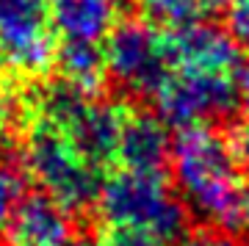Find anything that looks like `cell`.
I'll return each instance as SVG.
<instances>
[{"instance_id":"1","label":"cell","mask_w":249,"mask_h":246,"mask_svg":"<svg viewBox=\"0 0 249 246\" xmlns=\"http://www.w3.org/2000/svg\"><path fill=\"white\" fill-rule=\"evenodd\" d=\"M175 191L191 219L241 235L249 229V169L213 124L183 127L169 152Z\"/></svg>"},{"instance_id":"2","label":"cell","mask_w":249,"mask_h":246,"mask_svg":"<svg viewBox=\"0 0 249 246\" xmlns=\"http://www.w3.org/2000/svg\"><path fill=\"white\" fill-rule=\"evenodd\" d=\"M94 208L108 227L147 229L169 244H183L188 238L191 213L163 172H136L119 166L103 177Z\"/></svg>"},{"instance_id":"3","label":"cell","mask_w":249,"mask_h":246,"mask_svg":"<svg viewBox=\"0 0 249 246\" xmlns=\"http://www.w3.org/2000/svg\"><path fill=\"white\" fill-rule=\"evenodd\" d=\"M22 144V172L39 183V188L70 211H86L97 205L103 172L83 158L58 124L36 111L19 136Z\"/></svg>"},{"instance_id":"4","label":"cell","mask_w":249,"mask_h":246,"mask_svg":"<svg viewBox=\"0 0 249 246\" xmlns=\"http://www.w3.org/2000/svg\"><path fill=\"white\" fill-rule=\"evenodd\" d=\"M152 103L163 124L178 130L244 116L249 108V61L224 72L169 70Z\"/></svg>"},{"instance_id":"5","label":"cell","mask_w":249,"mask_h":246,"mask_svg":"<svg viewBox=\"0 0 249 246\" xmlns=\"http://www.w3.org/2000/svg\"><path fill=\"white\" fill-rule=\"evenodd\" d=\"M106 72L119 91L130 97H150L169 75L163 31L147 19H124L103 42Z\"/></svg>"},{"instance_id":"6","label":"cell","mask_w":249,"mask_h":246,"mask_svg":"<svg viewBox=\"0 0 249 246\" xmlns=\"http://www.w3.org/2000/svg\"><path fill=\"white\" fill-rule=\"evenodd\" d=\"M50 0H0V53L17 75L39 78L55 64Z\"/></svg>"},{"instance_id":"7","label":"cell","mask_w":249,"mask_h":246,"mask_svg":"<svg viewBox=\"0 0 249 246\" xmlns=\"http://www.w3.org/2000/svg\"><path fill=\"white\" fill-rule=\"evenodd\" d=\"M72 235V211L45 191L25 193L3 229L6 246H67Z\"/></svg>"},{"instance_id":"8","label":"cell","mask_w":249,"mask_h":246,"mask_svg":"<svg viewBox=\"0 0 249 246\" xmlns=\"http://www.w3.org/2000/svg\"><path fill=\"white\" fill-rule=\"evenodd\" d=\"M169 152L172 141L163 119L158 114L127 108L122 136H119V150H116V163L122 169H136V172H163V166L169 163Z\"/></svg>"},{"instance_id":"9","label":"cell","mask_w":249,"mask_h":246,"mask_svg":"<svg viewBox=\"0 0 249 246\" xmlns=\"http://www.w3.org/2000/svg\"><path fill=\"white\" fill-rule=\"evenodd\" d=\"M58 42L103 44L119 22V0H50Z\"/></svg>"},{"instance_id":"10","label":"cell","mask_w":249,"mask_h":246,"mask_svg":"<svg viewBox=\"0 0 249 246\" xmlns=\"http://www.w3.org/2000/svg\"><path fill=\"white\" fill-rule=\"evenodd\" d=\"M55 67L61 72V80L70 83L83 94H97L103 88L106 72V50L94 42H58L55 50Z\"/></svg>"},{"instance_id":"11","label":"cell","mask_w":249,"mask_h":246,"mask_svg":"<svg viewBox=\"0 0 249 246\" xmlns=\"http://www.w3.org/2000/svg\"><path fill=\"white\" fill-rule=\"evenodd\" d=\"M142 17L160 28H180L208 22L224 6V0H136Z\"/></svg>"},{"instance_id":"12","label":"cell","mask_w":249,"mask_h":246,"mask_svg":"<svg viewBox=\"0 0 249 246\" xmlns=\"http://www.w3.org/2000/svg\"><path fill=\"white\" fill-rule=\"evenodd\" d=\"M25 196V172L9 160H0V235L9 224L11 213Z\"/></svg>"},{"instance_id":"13","label":"cell","mask_w":249,"mask_h":246,"mask_svg":"<svg viewBox=\"0 0 249 246\" xmlns=\"http://www.w3.org/2000/svg\"><path fill=\"white\" fill-rule=\"evenodd\" d=\"M227 34L238 42L241 50H249V0H224Z\"/></svg>"},{"instance_id":"14","label":"cell","mask_w":249,"mask_h":246,"mask_svg":"<svg viewBox=\"0 0 249 246\" xmlns=\"http://www.w3.org/2000/svg\"><path fill=\"white\" fill-rule=\"evenodd\" d=\"M106 246H172L169 241H163L155 232L136 227H108V232L103 235Z\"/></svg>"},{"instance_id":"15","label":"cell","mask_w":249,"mask_h":246,"mask_svg":"<svg viewBox=\"0 0 249 246\" xmlns=\"http://www.w3.org/2000/svg\"><path fill=\"white\" fill-rule=\"evenodd\" d=\"M180 246H244L238 241V235L232 232H222V229H213V227H205L194 235H188Z\"/></svg>"},{"instance_id":"16","label":"cell","mask_w":249,"mask_h":246,"mask_svg":"<svg viewBox=\"0 0 249 246\" xmlns=\"http://www.w3.org/2000/svg\"><path fill=\"white\" fill-rule=\"evenodd\" d=\"M227 141H230L235 158L249 169V116H238L232 130L227 133Z\"/></svg>"},{"instance_id":"17","label":"cell","mask_w":249,"mask_h":246,"mask_svg":"<svg viewBox=\"0 0 249 246\" xmlns=\"http://www.w3.org/2000/svg\"><path fill=\"white\" fill-rule=\"evenodd\" d=\"M67 246H106L100 235H89V232H80V235H72L67 241Z\"/></svg>"},{"instance_id":"18","label":"cell","mask_w":249,"mask_h":246,"mask_svg":"<svg viewBox=\"0 0 249 246\" xmlns=\"http://www.w3.org/2000/svg\"><path fill=\"white\" fill-rule=\"evenodd\" d=\"M14 75H17V72H14V70L9 67V61H6V55L0 53V88L6 86V83H9L11 78H14Z\"/></svg>"}]
</instances>
